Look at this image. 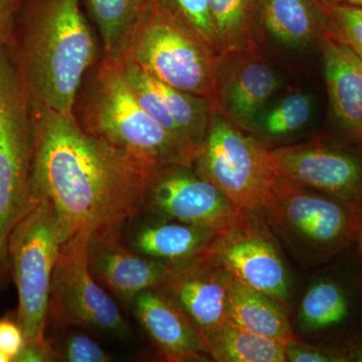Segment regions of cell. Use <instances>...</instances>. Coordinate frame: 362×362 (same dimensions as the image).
Here are the masks:
<instances>
[{
    "instance_id": "3957f363",
    "label": "cell",
    "mask_w": 362,
    "mask_h": 362,
    "mask_svg": "<svg viewBox=\"0 0 362 362\" xmlns=\"http://www.w3.org/2000/svg\"><path fill=\"white\" fill-rule=\"evenodd\" d=\"M73 116L78 125L143 170L194 163L199 150L148 115L131 90L121 62L100 58L83 78Z\"/></svg>"
},
{
    "instance_id": "7c38bea8",
    "label": "cell",
    "mask_w": 362,
    "mask_h": 362,
    "mask_svg": "<svg viewBox=\"0 0 362 362\" xmlns=\"http://www.w3.org/2000/svg\"><path fill=\"white\" fill-rule=\"evenodd\" d=\"M233 282L232 274L214 250L201 258L173 265L158 290L180 309L204 340L228 320Z\"/></svg>"
},
{
    "instance_id": "e575fe53",
    "label": "cell",
    "mask_w": 362,
    "mask_h": 362,
    "mask_svg": "<svg viewBox=\"0 0 362 362\" xmlns=\"http://www.w3.org/2000/svg\"><path fill=\"white\" fill-rule=\"evenodd\" d=\"M334 4H349V6L362 7V0H337Z\"/></svg>"
},
{
    "instance_id": "d6a6232c",
    "label": "cell",
    "mask_w": 362,
    "mask_h": 362,
    "mask_svg": "<svg viewBox=\"0 0 362 362\" xmlns=\"http://www.w3.org/2000/svg\"><path fill=\"white\" fill-rule=\"evenodd\" d=\"M21 0H0V45H7Z\"/></svg>"
},
{
    "instance_id": "7402d4cb",
    "label": "cell",
    "mask_w": 362,
    "mask_h": 362,
    "mask_svg": "<svg viewBox=\"0 0 362 362\" xmlns=\"http://www.w3.org/2000/svg\"><path fill=\"white\" fill-rule=\"evenodd\" d=\"M228 320L255 334L285 344L297 338L284 305L235 279L228 300Z\"/></svg>"
},
{
    "instance_id": "7a4b0ae2",
    "label": "cell",
    "mask_w": 362,
    "mask_h": 362,
    "mask_svg": "<svg viewBox=\"0 0 362 362\" xmlns=\"http://www.w3.org/2000/svg\"><path fill=\"white\" fill-rule=\"evenodd\" d=\"M6 47L30 99L73 116L83 78L102 56L80 0H21Z\"/></svg>"
},
{
    "instance_id": "d4e9b609",
    "label": "cell",
    "mask_w": 362,
    "mask_h": 362,
    "mask_svg": "<svg viewBox=\"0 0 362 362\" xmlns=\"http://www.w3.org/2000/svg\"><path fill=\"white\" fill-rule=\"evenodd\" d=\"M145 0H85L101 39V58L121 62Z\"/></svg>"
},
{
    "instance_id": "5bb4252c",
    "label": "cell",
    "mask_w": 362,
    "mask_h": 362,
    "mask_svg": "<svg viewBox=\"0 0 362 362\" xmlns=\"http://www.w3.org/2000/svg\"><path fill=\"white\" fill-rule=\"evenodd\" d=\"M308 287L298 311V328L326 340L362 329V267H341Z\"/></svg>"
},
{
    "instance_id": "ba28073f",
    "label": "cell",
    "mask_w": 362,
    "mask_h": 362,
    "mask_svg": "<svg viewBox=\"0 0 362 362\" xmlns=\"http://www.w3.org/2000/svg\"><path fill=\"white\" fill-rule=\"evenodd\" d=\"M194 165L239 209L263 211L276 175L269 149L223 114H213Z\"/></svg>"
},
{
    "instance_id": "9a60e30c",
    "label": "cell",
    "mask_w": 362,
    "mask_h": 362,
    "mask_svg": "<svg viewBox=\"0 0 362 362\" xmlns=\"http://www.w3.org/2000/svg\"><path fill=\"white\" fill-rule=\"evenodd\" d=\"M259 49L216 56L218 113L246 131L254 130L259 114L279 87L275 71Z\"/></svg>"
},
{
    "instance_id": "8fae6325",
    "label": "cell",
    "mask_w": 362,
    "mask_h": 362,
    "mask_svg": "<svg viewBox=\"0 0 362 362\" xmlns=\"http://www.w3.org/2000/svg\"><path fill=\"white\" fill-rule=\"evenodd\" d=\"M263 211L246 213L242 221L221 235L214 252L235 280L265 293L289 307L287 268Z\"/></svg>"
},
{
    "instance_id": "4fadbf2b",
    "label": "cell",
    "mask_w": 362,
    "mask_h": 362,
    "mask_svg": "<svg viewBox=\"0 0 362 362\" xmlns=\"http://www.w3.org/2000/svg\"><path fill=\"white\" fill-rule=\"evenodd\" d=\"M281 175L362 206V154L323 142L269 149Z\"/></svg>"
},
{
    "instance_id": "6da1fadb",
    "label": "cell",
    "mask_w": 362,
    "mask_h": 362,
    "mask_svg": "<svg viewBox=\"0 0 362 362\" xmlns=\"http://www.w3.org/2000/svg\"><path fill=\"white\" fill-rule=\"evenodd\" d=\"M32 115V197L51 204L65 242L122 228L141 214L147 171L86 132L74 116L33 100Z\"/></svg>"
},
{
    "instance_id": "8992f818",
    "label": "cell",
    "mask_w": 362,
    "mask_h": 362,
    "mask_svg": "<svg viewBox=\"0 0 362 362\" xmlns=\"http://www.w3.org/2000/svg\"><path fill=\"white\" fill-rule=\"evenodd\" d=\"M32 100L6 45H0V275L8 240L33 204Z\"/></svg>"
},
{
    "instance_id": "1f68e13d",
    "label": "cell",
    "mask_w": 362,
    "mask_h": 362,
    "mask_svg": "<svg viewBox=\"0 0 362 362\" xmlns=\"http://www.w3.org/2000/svg\"><path fill=\"white\" fill-rule=\"evenodd\" d=\"M329 340L342 352L346 362H362V329Z\"/></svg>"
},
{
    "instance_id": "8d00e7d4",
    "label": "cell",
    "mask_w": 362,
    "mask_h": 362,
    "mask_svg": "<svg viewBox=\"0 0 362 362\" xmlns=\"http://www.w3.org/2000/svg\"><path fill=\"white\" fill-rule=\"evenodd\" d=\"M356 244H358L359 251H361V256L362 258V230H361V233H359L358 240H357Z\"/></svg>"
},
{
    "instance_id": "d6986e66",
    "label": "cell",
    "mask_w": 362,
    "mask_h": 362,
    "mask_svg": "<svg viewBox=\"0 0 362 362\" xmlns=\"http://www.w3.org/2000/svg\"><path fill=\"white\" fill-rule=\"evenodd\" d=\"M324 73L330 103L340 127L362 146V59L346 45L321 35Z\"/></svg>"
},
{
    "instance_id": "277c9868",
    "label": "cell",
    "mask_w": 362,
    "mask_h": 362,
    "mask_svg": "<svg viewBox=\"0 0 362 362\" xmlns=\"http://www.w3.org/2000/svg\"><path fill=\"white\" fill-rule=\"evenodd\" d=\"M263 213L288 246L312 263H327L349 251L362 230V206L277 171Z\"/></svg>"
},
{
    "instance_id": "30bf717a",
    "label": "cell",
    "mask_w": 362,
    "mask_h": 362,
    "mask_svg": "<svg viewBox=\"0 0 362 362\" xmlns=\"http://www.w3.org/2000/svg\"><path fill=\"white\" fill-rule=\"evenodd\" d=\"M144 213L225 235L247 211L202 176L194 163H181L145 173L141 197V214Z\"/></svg>"
},
{
    "instance_id": "f1b7e54d",
    "label": "cell",
    "mask_w": 362,
    "mask_h": 362,
    "mask_svg": "<svg viewBox=\"0 0 362 362\" xmlns=\"http://www.w3.org/2000/svg\"><path fill=\"white\" fill-rule=\"evenodd\" d=\"M49 343L54 350V361L69 362H107L111 361L109 354H107L95 340L82 333L69 335L58 344L51 341Z\"/></svg>"
},
{
    "instance_id": "52a82bcc",
    "label": "cell",
    "mask_w": 362,
    "mask_h": 362,
    "mask_svg": "<svg viewBox=\"0 0 362 362\" xmlns=\"http://www.w3.org/2000/svg\"><path fill=\"white\" fill-rule=\"evenodd\" d=\"M32 206L14 226L8 240L18 293V324L25 345L49 346L47 308L54 267L65 243L58 218L49 202L33 199Z\"/></svg>"
},
{
    "instance_id": "603a6c76",
    "label": "cell",
    "mask_w": 362,
    "mask_h": 362,
    "mask_svg": "<svg viewBox=\"0 0 362 362\" xmlns=\"http://www.w3.org/2000/svg\"><path fill=\"white\" fill-rule=\"evenodd\" d=\"M204 342L214 361H286L285 343L255 334L228 320L204 337Z\"/></svg>"
},
{
    "instance_id": "e0dca14e",
    "label": "cell",
    "mask_w": 362,
    "mask_h": 362,
    "mask_svg": "<svg viewBox=\"0 0 362 362\" xmlns=\"http://www.w3.org/2000/svg\"><path fill=\"white\" fill-rule=\"evenodd\" d=\"M124 75L143 110L162 127L197 150L216 111L209 100L164 84L128 58L121 61Z\"/></svg>"
},
{
    "instance_id": "83f0119b",
    "label": "cell",
    "mask_w": 362,
    "mask_h": 362,
    "mask_svg": "<svg viewBox=\"0 0 362 362\" xmlns=\"http://www.w3.org/2000/svg\"><path fill=\"white\" fill-rule=\"evenodd\" d=\"M162 8L187 23L218 54L216 33L207 0H153Z\"/></svg>"
},
{
    "instance_id": "4dcf8cb0",
    "label": "cell",
    "mask_w": 362,
    "mask_h": 362,
    "mask_svg": "<svg viewBox=\"0 0 362 362\" xmlns=\"http://www.w3.org/2000/svg\"><path fill=\"white\" fill-rule=\"evenodd\" d=\"M25 345V335L18 320L0 318V351L14 361Z\"/></svg>"
},
{
    "instance_id": "4316f807",
    "label": "cell",
    "mask_w": 362,
    "mask_h": 362,
    "mask_svg": "<svg viewBox=\"0 0 362 362\" xmlns=\"http://www.w3.org/2000/svg\"><path fill=\"white\" fill-rule=\"evenodd\" d=\"M323 35L340 40L362 59V7L327 2Z\"/></svg>"
},
{
    "instance_id": "44dd1931",
    "label": "cell",
    "mask_w": 362,
    "mask_h": 362,
    "mask_svg": "<svg viewBox=\"0 0 362 362\" xmlns=\"http://www.w3.org/2000/svg\"><path fill=\"white\" fill-rule=\"evenodd\" d=\"M326 0H261L259 23L281 44L303 47L325 28Z\"/></svg>"
},
{
    "instance_id": "f546056e",
    "label": "cell",
    "mask_w": 362,
    "mask_h": 362,
    "mask_svg": "<svg viewBox=\"0 0 362 362\" xmlns=\"http://www.w3.org/2000/svg\"><path fill=\"white\" fill-rule=\"evenodd\" d=\"M286 361L290 362H346L342 352L330 340L307 343L298 338L285 344Z\"/></svg>"
},
{
    "instance_id": "d590c367",
    "label": "cell",
    "mask_w": 362,
    "mask_h": 362,
    "mask_svg": "<svg viewBox=\"0 0 362 362\" xmlns=\"http://www.w3.org/2000/svg\"><path fill=\"white\" fill-rule=\"evenodd\" d=\"M11 361V359L9 358L6 354H4V352L0 351V362H9Z\"/></svg>"
},
{
    "instance_id": "ac0fdd59",
    "label": "cell",
    "mask_w": 362,
    "mask_h": 362,
    "mask_svg": "<svg viewBox=\"0 0 362 362\" xmlns=\"http://www.w3.org/2000/svg\"><path fill=\"white\" fill-rule=\"evenodd\" d=\"M131 305L136 318L165 361H211L199 331L160 290H144Z\"/></svg>"
},
{
    "instance_id": "2e32d148",
    "label": "cell",
    "mask_w": 362,
    "mask_h": 362,
    "mask_svg": "<svg viewBox=\"0 0 362 362\" xmlns=\"http://www.w3.org/2000/svg\"><path fill=\"white\" fill-rule=\"evenodd\" d=\"M122 228L98 230L88 239V263L93 277L123 303L140 292L158 289L173 265L138 254L124 244Z\"/></svg>"
},
{
    "instance_id": "9c48e42d",
    "label": "cell",
    "mask_w": 362,
    "mask_h": 362,
    "mask_svg": "<svg viewBox=\"0 0 362 362\" xmlns=\"http://www.w3.org/2000/svg\"><path fill=\"white\" fill-rule=\"evenodd\" d=\"M89 233H80L62 246L54 267L47 308V325L92 328L119 337L129 334L120 308L93 277L88 263Z\"/></svg>"
},
{
    "instance_id": "cb8c5ba5",
    "label": "cell",
    "mask_w": 362,
    "mask_h": 362,
    "mask_svg": "<svg viewBox=\"0 0 362 362\" xmlns=\"http://www.w3.org/2000/svg\"><path fill=\"white\" fill-rule=\"evenodd\" d=\"M218 54L259 49L261 0H207Z\"/></svg>"
},
{
    "instance_id": "ffe728a7",
    "label": "cell",
    "mask_w": 362,
    "mask_h": 362,
    "mask_svg": "<svg viewBox=\"0 0 362 362\" xmlns=\"http://www.w3.org/2000/svg\"><path fill=\"white\" fill-rule=\"evenodd\" d=\"M220 235L202 226L156 218L135 230L131 249L169 265H180L213 252Z\"/></svg>"
},
{
    "instance_id": "484cf974",
    "label": "cell",
    "mask_w": 362,
    "mask_h": 362,
    "mask_svg": "<svg viewBox=\"0 0 362 362\" xmlns=\"http://www.w3.org/2000/svg\"><path fill=\"white\" fill-rule=\"evenodd\" d=\"M312 113L310 97L293 93L283 98L266 115L259 117L254 130L268 138L294 134L308 123Z\"/></svg>"
},
{
    "instance_id": "836d02e7",
    "label": "cell",
    "mask_w": 362,
    "mask_h": 362,
    "mask_svg": "<svg viewBox=\"0 0 362 362\" xmlns=\"http://www.w3.org/2000/svg\"><path fill=\"white\" fill-rule=\"evenodd\" d=\"M54 361V354L52 345H49V346L25 345L21 354L14 359V361L16 362H47Z\"/></svg>"
},
{
    "instance_id": "5b68a950",
    "label": "cell",
    "mask_w": 362,
    "mask_h": 362,
    "mask_svg": "<svg viewBox=\"0 0 362 362\" xmlns=\"http://www.w3.org/2000/svg\"><path fill=\"white\" fill-rule=\"evenodd\" d=\"M216 56L194 28L145 0L124 58L164 84L206 98L218 113Z\"/></svg>"
}]
</instances>
